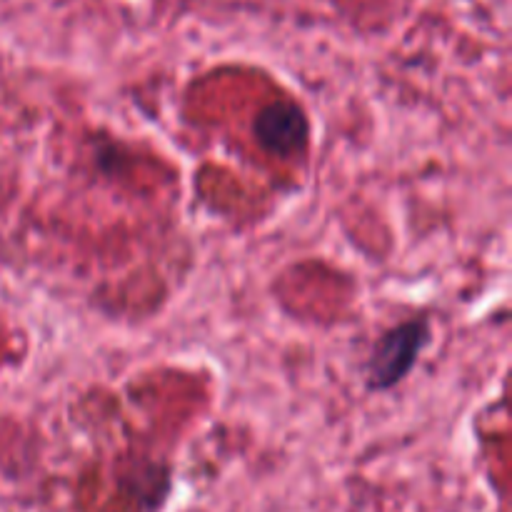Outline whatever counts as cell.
I'll list each match as a JSON object with an SVG mask.
<instances>
[{
    "mask_svg": "<svg viewBox=\"0 0 512 512\" xmlns=\"http://www.w3.org/2000/svg\"><path fill=\"white\" fill-rule=\"evenodd\" d=\"M430 318L418 315L383 330L363 363V383L368 393H388L398 388L418 365L430 345Z\"/></svg>",
    "mask_w": 512,
    "mask_h": 512,
    "instance_id": "obj_1",
    "label": "cell"
},
{
    "mask_svg": "<svg viewBox=\"0 0 512 512\" xmlns=\"http://www.w3.org/2000/svg\"><path fill=\"white\" fill-rule=\"evenodd\" d=\"M253 135L268 153L293 158L305 153L310 143L308 113L295 100H275L258 110L253 118Z\"/></svg>",
    "mask_w": 512,
    "mask_h": 512,
    "instance_id": "obj_2",
    "label": "cell"
}]
</instances>
